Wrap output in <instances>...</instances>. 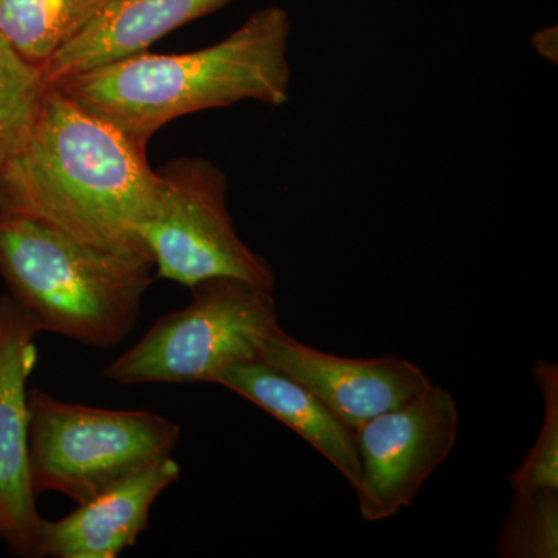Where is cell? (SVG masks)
I'll return each instance as SVG.
<instances>
[{
  "mask_svg": "<svg viewBox=\"0 0 558 558\" xmlns=\"http://www.w3.org/2000/svg\"><path fill=\"white\" fill-rule=\"evenodd\" d=\"M146 146L47 87L31 130L0 167V213L94 247L149 255L140 227L156 202L157 175Z\"/></svg>",
  "mask_w": 558,
  "mask_h": 558,
  "instance_id": "6da1fadb",
  "label": "cell"
},
{
  "mask_svg": "<svg viewBox=\"0 0 558 558\" xmlns=\"http://www.w3.org/2000/svg\"><path fill=\"white\" fill-rule=\"evenodd\" d=\"M290 35L288 11L266 7L205 49L175 54L143 51L53 87L148 145L172 120L202 110L244 101L286 105L292 84Z\"/></svg>",
  "mask_w": 558,
  "mask_h": 558,
  "instance_id": "7a4b0ae2",
  "label": "cell"
},
{
  "mask_svg": "<svg viewBox=\"0 0 558 558\" xmlns=\"http://www.w3.org/2000/svg\"><path fill=\"white\" fill-rule=\"evenodd\" d=\"M153 270L148 253L94 247L38 220L0 213V275L39 332L116 347L137 323Z\"/></svg>",
  "mask_w": 558,
  "mask_h": 558,
  "instance_id": "3957f363",
  "label": "cell"
},
{
  "mask_svg": "<svg viewBox=\"0 0 558 558\" xmlns=\"http://www.w3.org/2000/svg\"><path fill=\"white\" fill-rule=\"evenodd\" d=\"M191 292L189 306L157 319L102 376L121 385L215 384L230 366L260 359L281 328L274 288L215 278Z\"/></svg>",
  "mask_w": 558,
  "mask_h": 558,
  "instance_id": "277c9868",
  "label": "cell"
},
{
  "mask_svg": "<svg viewBox=\"0 0 558 558\" xmlns=\"http://www.w3.org/2000/svg\"><path fill=\"white\" fill-rule=\"evenodd\" d=\"M28 457L36 495L87 501L154 462L172 457L180 427L145 410H108L28 391Z\"/></svg>",
  "mask_w": 558,
  "mask_h": 558,
  "instance_id": "5b68a950",
  "label": "cell"
},
{
  "mask_svg": "<svg viewBox=\"0 0 558 558\" xmlns=\"http://www.w3.org/2000/svg\"><path fill=\"white\" fill-rule=\"evenodd\" d=\"M156 202L140 240L157 277L193 289L215 278L274 288L269 260L238 234L229 209V179L202 157H182L156 170Z\"/></svg>",
  "mask_w": 558,
  "mask_h": 558,
  "instance_id": "8992f818",
  "label": "cell"
},
{
  "mask_svg": "<svg viewBox=\"0 0 558 558\" xmlns=\"http://www.w3.org/2000/svg\"><path fill=\"white\" fill-rule=\"evenodd\" d=\"M458 433L457 400L436 385L355 429L360 480L354 492L363 520L377 523L409 508L453 453Z\"/></svg>",
  "mask_w": 558,
  "mask_h": 558,
  "instance_id": "52a82bcc",
  "label": "cell"
},
{
  "mask_svg": "<svg viewBox=\"0 0 558 558\" xmlns=\"http://www.w3.org/2000/svg\"><path fill=\"white\" fill-rule=\"evenodd\" d=\"M39 329L11 299L0 300V539L21 557H40L44 519L28 457V379Z\"/></svg>",
  "mask_w": 558,
  "mask_h": 558,
  "instance_id": "ba28073f",
  "label": "cell"
},
{
  "mask_svg": "<svg viewBox=\"0 0 558 558\" xmlns=\"http://www.w3.org/2000/svg\"><path fill=\"white\" fill-rule=\"evenodd\" d=\"M260 359L311 389L354 432L433 385L424 371L399 355L340 357L307 347L281 328L266 340Z\"/></svg>",
  "mask_w": 558,
  "mask_h": 558,
  "instance_id": "9c48e42d",
  "label": "cell"
},
{
  "mask_svg": "<svg viewBox=\"0 0 558 558\" xmlns=\"http://www.w3.org/2000/svg\"><path fill=\"white\" fill-rule=\"evenodd\" d=\"M179 478L175 459H160L81 502L64 519L44 520L40 557H119L137 543L154 502Z\"/></svg>",
  "mask_w": 558,
  "mask_h": 558,
  "instance_id": "30bf717a",
  "label": "cell"
},
{
  "mask_svg": "<svg viewBox=\"0 0 558 558\" xmlns=\"http://www.w3.org/2000/svg\"><path fill=\"white\" fill-rule=\"evenodd\" d=\"M236 0H112L94 21L62 47L43 69L47 87L148 51L153 44L190 22Z\"/></svg>",
  "mask_w": 558,
  "mask_h": 558,
  "instance_id": "8fae6325",
  "label": "cell"
},
{
  "mask_svg": "<svg viewBox=\"0 0 558 558\" xmlns=\"http://www.w3.org/2000/svg\"><path fill=\"white\" fill-rule=\"evenodd\" d=\"M216 385L236 392L306 440L355 488L360 459L355 432L299 380L263 359L223 371Z\"/></svg>",
  "mask_w": 558,
  "mask_h": 558,
  "instance_id": "7c38bea8",
  "label": "cell"
},
{
  "mask_svg": "<svg viewBox=\"0 0 558 558\" xmlns=\"http://www.w3.org/2000/svg\"><path fill=\"white\" fill-rule=\"evenodd\" d=\"M112 0H0V33L33 68L47 64Z\"/></svg>",
  "mask_w": 558,
  "mask_h": 558,
  "instance_id": "4fadbf2b",
  "label": "cell"
},
{
  "mask_svg": "<svg viewBox=\"0 0 558 558\" xmlns=\"http://www.w3.org/2000/svg\"><path fill=\"white\" fill-rule=\"evenodd\" d=\"M495 553L501 558H557L558 490L513 492Z\"/></svg>",
  "mask_w": 558,
  "mask_h": 558,
  "instance_id": "5bb4252c",
  "label": "cell"
},
{
  "mask_svg": "<svg viewBox=\"0 0 558 558\" xmlns=\"http://www.w3.org/2000/svg\"><path fill=\"white\" fill-rule=\"evenodd\" d=\"M47 84L0 33V167L31 130Z\"/></svg>",
  "mask_w": 558,
  "mask_h": 558,
  "instance_id": "9a60e30c",
  "label": "cell"
},
{
  "mask_svg": "<svg viewBox=\"0 0 558 558\" xmlns=\"http://www.w3.org/2000/svg\"><path fill=\"white\" fill-rule=\"evenodd\" d=\"M534 379L545 402V416L534 446L509 476L512 492L558 490V366L548 360L534 363Z\"/></svg>",
  "mask_w": 558,
  "mask_h": 558,
  "instance_id": "2e32d148",
  "label": "cell"
}]
</instances>
